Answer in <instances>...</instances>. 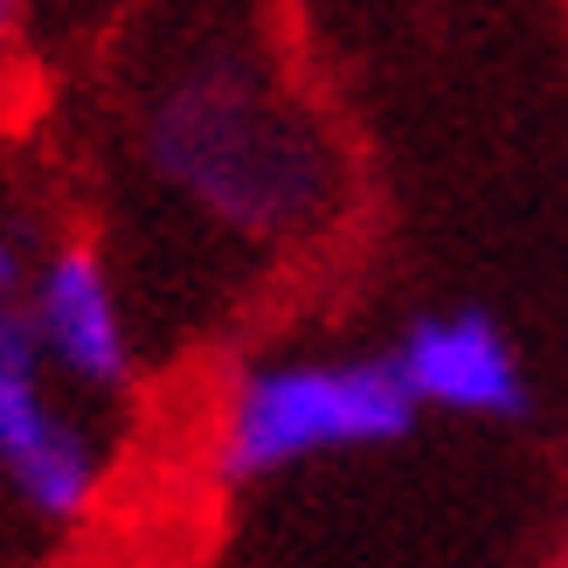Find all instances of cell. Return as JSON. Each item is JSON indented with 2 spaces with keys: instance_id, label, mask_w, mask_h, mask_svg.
I'll return each instance as SVG.
<instances>
[{
  "instance_id": "cell-1",
  "label": "cell",
  "mask_w": 568,
  "mask_h": 568,
  "mask_svg": "<svg viewBox=\"0 0 568 568\" xmlns=\"http://www.w3.org/2000/svg\"><path fill=\"white\" fill-rule=\"evenodd\" d=\"M125 166L194 243L298 264L354 215V146L257 28H181L125 98Z\"/></svg>"
},
{
  "instance_id": "cell-2",
  "label": "cell",
  "mask_w": 568,
  "mask_h": 568,
  "mask_svg": "<svg viewBox=\"0 0 568 568\" xmlns=\"http://www.w3.org/2000/svg\"><path fill=\"white\" fill-rule=\"evenodd\" d=\"M388 354L271 347L236 361L209 395V471L222 486H277L292 471L367 458L416 430Z\"/></svg>"
},
{
  "instance_id": "cell-3",
  "label": "cell",
  "mask_w": 568,
  "mask_h": 568,
  "mask_svg": "<svg viewBox=\"0 0 568 568\" xmlns=\"http://www.w3.org/2000/svg\"><path fill=\"white\" fill-rule=\"evenodd\" d=\"M111 493V430L36 354L21 320L0 326V506L36 534H70Z\"/></svg>"
},
{
  "instance_id": "cell-4",
  "label": "cell",
  "mask_w": 568,
  "mask_h": 568,
  "mask_svg": "<svg viewBox=\"0 0 568 568\" xmlns=\"http://www.w3.org/2000/svg\"><path fill=\"white\" fill-rule=\"evenodd\" d=\"M21 326L36 354L98 409L125 403L146 375V333L139 298L119 264V250L91 230H55L36 243V271L21 292Z\"/></svg>"
},
{
  "instance_id": "cell-5",
  "label": "cell",
  "mask_w": 568,
  "mask_h": 568,
  "mask_svg": "<svg viewBox=\"0 0 568 568\" xmlns=\"http://www.w3.org/2000/svg\"><path fill=\"white\" fill-rule=\"evenodd\" d=\"M395 375L423 416L458 423H520L534 409V375L520 339L478 305H437L395 333Z\"/></svg>"
},
{
  "instance_id": "cell-6",
  "label": "cell",
  "mask_w": 568,
  "mask_h": 568,
  "mask_svg": "<svg viewBox=\"0 0 568 568\" xmlns=\"http://www.w3.org/2000/svg\"><path fill=\"white\" fill-rule=\"evenodd\" d=\"M36 8L42 0H0V119L36 91V63H42Z\"/></svg>"
},
{
  "instance_id": "cell-7",
  "label": "cell",
  "mask_w": 568,
  "mask_h": 568,
  "mask_svg": "<svg viewBox=\"0 0 568 568\" xmlns=\"http://www.w3.org/2000/svg\"><path fill=\"white\" fill-rule=\"evenodd\" d=\"M36 243L42 236H28L21 209L0 202V326L21 320V292H28V271H36Z\"/></svg>"
},
{
  "instance_id": "cell-8",
  "label": "cell",
  "mask_w": 568,
  "mask_h": 568,
  "mask_svg": "<svg viewBox=\"0 0 568 568\" xmlns=\"http://www.w3.org/2000/svg\"><path fill=\"white\" fill-rule=\"evenodd\" d=\"M548 568H568V548H561V555H555V561H548Z\"/></svg>"
}]
</instances>
